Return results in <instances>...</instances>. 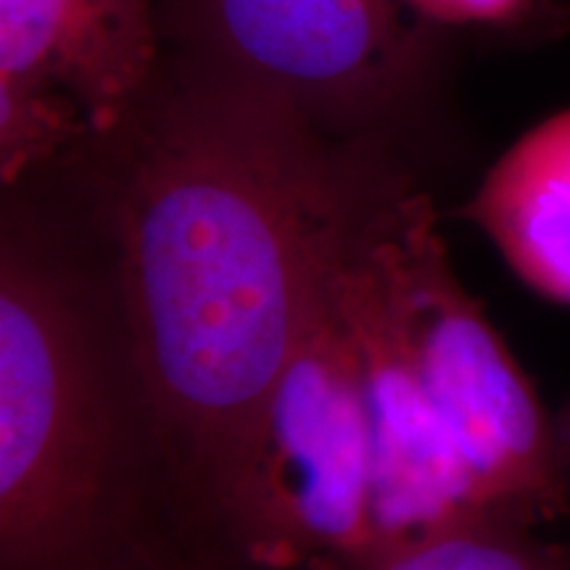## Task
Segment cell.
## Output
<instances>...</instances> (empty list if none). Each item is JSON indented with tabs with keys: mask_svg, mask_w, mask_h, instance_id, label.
I'll return each instance as SVG.
<instances>
[{
	"mask_svg": "<svg viewBox=\"0 0 570 570\" xmlns=\"http://www.w3.org/2000/svg\"><path fill=\"white\" fill-rule=\"evenodd\" d=\"M88 142L109 154L101 256L204 562L233 462L375 164L204 67L156 80Z\"/></svg>",
	"mask_w": 570,
	"mask_h": 570,
	"instance_id": "cell-1",
	"label": "cell"
},
{
	"mask_svg": "<svg viewBox=\"0 0 570 570\" xmlns=\"http://www.w3.org/2000/svg\"><path fill=\"white\" fill-rule=\"evenodd\" d=\"M0 570H204L106 262L0 240Z\"/></svg>",
	"mask_w": 570,
	"mask_h": 570,
	"instance_id": "cell-2",
	"label": "cell"
},
{
	"mask_svg": "<svg viewBox=\"0 0 570 570\" xmlns=\"http://www.w3.org/2000/svg\"><path fill=\"white\" fill-rule=\"evenodd\" d=\"M365 190L325 256L296 344L217 499L206 570H354L375 558L365 391L336 275Z\"/></svg>",
	"mask_w": 570,
	"mask_h": 570,
	"instance_id": "cell-3",
	"label": "cell"
},
{
	"mask_svg": "<svg viewBox=\"0 0 570 570\" xmlns=\"http://www.w3.org/2000/svg\"><path fill=\"white\" fill-rule=\"evenodd\" d=\"M360 248L481 510L531 529L568 515L552 417L454 273L431 198L377 175Z\"/></svg>",
	"mask_w": 570,
	"mask_h": 570,
	"instance_id": "cell-4",
	"label": "cell"
},
{
	"mask_svg": "<svg viewBox=\"0 0 570 570\" xmlns=\"http://www.w3.org/2000/svg\"><path fill=\"white\" fill-rule=\"evenodd\" d=\"M198 67L320 127L386 117L417 90L425 48L399 0H173Z\"/></svg>",
	"mask_w": 570,
	"mask_h": 570,
	"instance_id": "cell-5",
	"label": "cell"
},
{
	"mask_svg": "<svg viewBox=\"0 0 570 570\" xmlns=\"http://www.w3.org/2000/svg\"><path fill=\"white\" fill-rule=\"evenodd\" d=\"M159 0H0L6 188L117 130L159 80Z\"/></svg>",
	"mask_w": 570,
	"mask_h": 570,
	"instance_id": "cell-6",
	"label": "cell"
},
{
	"mask_svg": "<svg viewBox=\"0 0 570 570\" xmlns=\"http://www.w3.org/2000/svg\"><path fill=\"white\" fill-rule=\"evenodd\" d=\"M377 175L381 169L370 180L344 235L336 275L360 354L373 449L375 558H381L446 525L489 512L475 499L465 462L420 386L362 256L360 219Z\"/></svg>",
	"mask_w": 570,
	"mask_h": 570,
	"instance_id": "cell-7",
	"label": "cell"
},
{
	"mask_svg": "<svg viewBox=\"0 0 570 570\" xmlns=\"http://www.w3.org/2000/svg\"><path fill=\"white\" fill-rule=\"evenodd\" d=\"M462 217L489 235L520 281L570 304V109L520 135Z\"/></svg>",
	"mask_w": 570,
	"mask_h": 570,
	"instance_id": "cell-8",
	"label": "cell"
},
{
	"mask_svg": "<svg viewBox=\"0 0 570 570\" xmlns=\"http://www.w3.org/2000/svg\"><path fill=\"white\" fill-rule=\"evenodd\" d=\"M499 515H473L354 570H568L562 544Z\"/></svg>",
	"mask_w": 570,
	"mask_h": 570,
	"instance_id": "cell-9",
	"label": "cell"
},
{
	"mask_svg": "<svg viewBox=\"0 0 570 570\" xmlns=\"http://www.w3.org/2000/svg\"><path fill=\"white\" fill-rule=\"evenodd\" d=\"M425 24L473 27V30H515L533 19L541 0H402Z\"/></svg>",
	"mask_w": 570,
	"mask_h": 570,
	"instance_id": "cell-10",
	"label": "cell"
},
{
	"mask_svg": "<svg viewBox=\"0 0 570 570\" xmlns=\"http://www.w3.org/2000/svg\"><path fill=\"white\" fill-rule=\"evenodd\" d=\"M552 431H554V446H558L562 483H566V491L570 499V399L552 415Z\"/></svg>",
	"mask_w": 570,
	"mask_h": 570,
	"instance_id": "cell-11",
	"label": "cell"
},
{
	"mask_svg": "<svg viewBox=\"0 0 570 570\" xmlns=\"http://www.w3.org/2000/svg\"><path fill=\"white\" fill-rule=\"evenodd\" d=\"M562 552H566V566L570 570V541H566V544H562Z\"/></svg>",
	"mask_w": 570,
	"mask_h": 570,
	"instance_id": "cell-12",
	"label": "cell"
}]
</instances>
